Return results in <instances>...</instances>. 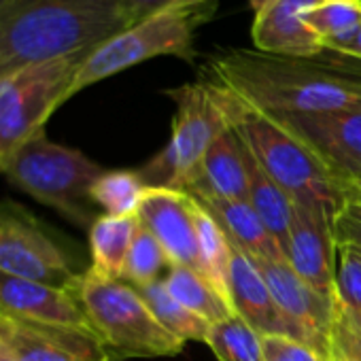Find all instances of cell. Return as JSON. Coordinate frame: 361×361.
<instances>
[{
    "mask_svg": "<svg viewBox=\"0 0 361 361\" xmlns=\"http://www.w3.org/2000/svg\"><path fill=\"white\" fill-rule=\"evenodd\" d=\"M204 79L268 115H319L361 104V60L325 49L312 58L228 49Z\"/></svg>",
    "mask_w": 361,
    "mask_h": 361,
    "instance_id": "cell-1",
    "label": "cell"
},
{
    "mask_svg": "<svg viewBox=\"0 0 361 361\" xmlns=\"http://www.w3.org/2000/svg\"><path fill=\"white\" fill-rule=\"evenodd\" d=\"M126 28L121 0H7L0 11V77L92 54Z\"/></svg>",
    "mask_w": 361,
    "mask_h": 361,
    "instance_id": "cell-2",
    "label": "cell"
},
{
    "mask_svg": "<svg viewBox=\"0 0 361 361\" xmlns=\"http://www.w3.org/2000/svg\"><path fill=\"white\" fill-rule=\"evenodd\" d=\"M219 90L224 94L234 132L245 142L253 159L291 196L293 202L325 204L334 211L342 209L348 192L346 180H342L274 115L251 109L228 90Z\"/></svg>",
    "mask_w": 361,
    "mask_h": 361,
    "instance_id": "cell-3",
    "label": "cell"
},
{
    "mask_svg": "<svg viewBox=\"0 0 361 361\" xmlns=\"http://www.w3.org/2000/svg\"><path fill=\"white\" fill-rule=\"evenodd\" d=\"M111 359L174 357L185 342L174 338L151 312L136 287L87 268L68 289Z\"/></svg>",
    "mask_w": 361,
    "mask_h": 361,
    "instance_id": "cell-4",
    "label": "cell"
},
{
    "mask_svg": "<svg viewBox=\"0 0 361 361\" xmlns=\"http://www.w3.org/2000/svg\"><path fill=\"white\" fill-rule=\"evenodd\" d=\"M0 172L11 185L79 228L90 230L98 219L92 188L104 174V168L79 149L49 140L45 132L32 136L0 164Z\"/></svg>",
    "mask_w": 361,
    "mask_h": 361,
    "instance_id": "cell-5",
    "label": "cell"
},
{
    "mask_svg": "<svg viewBox=\"0 0 361 361\" xmlns=\"http://www.w3.org/2000/svg\"><path fill=\"white\" fill-rule=\"evenodd\" d=\"M215 11L217 0H185L168 11L126 28L87 56L75 77L71 98L94 83L159 56L194 62L196 32L215 18Z\"/></svg>",
    "mask_w": 361,
    "mask_h": 361,
    "instance_id": "cell-6",
    "label": "cell"
},
{
    "mask_svg": "<svg viewBox=\"0 0 361 361\" xmlns=\"http://www.w3.org/2000/svg\"><path fill=\"white\" fill-rule=\"evenodd\" d=\"M166 94L174 102L170 138L166 147L136 172L147 188L188 192L207 151L232 128L230 113L221 90L209 79L185 83Z\"/></svg>",
    "mask_w": 361,
    "mask_h": 361,
    "instance_id": "cell-7",
    "label": "cell"
},
{
    "mask_svg": "<svg viewBox=\"0 0 361 361\" xmlns=\"http://www.w3.org/2000/svg\"><path fill=\"white\" fill-rule=\"evenodd\" d=\"M87 56L58 58L0 77V164L45 132L47 119L71 100V87Z\"/></svg>",
    "mask_w": 361,
    "mask_h": 361,
    "instance_id": "cell-8",
    "label": "cell"
},
{
    "mask_svg": "<svg viewBox=\"0 0 361 361\" xmlns=\"http://www.w3.org/2000/svg\"><path fill=\"white\" fill-rule=\"evenodd\" d=\"M0 272L71 289L81 272L43 221L18 202H0Z\"/></svg>",
    "mask_w": 361,
    "mask_h": 361,
    "instance_id": "cell-9",
    "label": "cell"
},
{
    "mask_svg": "<svg viewBox=\"0 0 361 361\" xmlns=\"http://www.w3.org/2000/svg\"><path fill=\"white\" fill-rule=\"evenodd\" d=\"M262 272L283 319L287 321L291 336L327 361L329 348V325L334 317V298H327L312 289L300 274L291 268L287 257L283 259H259L253 262Z\"/></svg>",
    "mask_w": 361,
    "mask_h": 361,
    "instance_id": "cell-10",
    "label": "cell"
},
{
    "mask_svg": "<svg viewBox=\"0 0 361 361\" xmlns=\"http://www.w3.org/2000/svg\"><path fill=\"white\" fill-rule=\"evenodd\" d=\"M336 213L325 204L293 202L285 251L300 279L327 298L336 291Z\"/></svg>",
    "mask_w": 361,
    "mask_h": 361,
    "instance_id": "cell-11",
    "label": "cell"
},
{
    "mask_svg": "<svg viewBox=\"0 0 361 361\" xmlns=\"http://www.w3.org/2000/svg\"><path fill=\"white\" fill-rule=\"evenodd\" d=\"M264 113V111H262ZM342 180L361 178V104L319 115H274Z\"/></svg>",
    "mask_w": 361,
    "mask_h": 361,
    "instance_id": "cell-12",
    "label": "cell"
},
{
    "mask_svg": "<svg viewBox=\"0 0 361 361\" xmlns=\"http://www.w3.org/2000/svg\"><path fill=\"white\" fill-rule=\"evenodd\" d=\"M0 340L18 361H111L94 331L0 317Z\"/></svg>",
    "mask_w": 361,
    "mask_h": 361,
    "instance_id": "cell-13",
    "label": "cell"
},
{
    "mask_svg": "<svg viewBox=\"0 0 361 361\" xmlns=\"http://www.w3.org/2000/svg\"><path fill=\"white\" fill-rule=\"evenodd\" d=\"M192 204L194 196L188 192L145 188L138 219L164 249L168 266L198 270V236Z\"/></svg>",
    "mask_w": 361,
    "mask_h": 361,
    "instance_id": "cell-14",
    "label": "cell"
},
{
    "mask_svg": "<svg viewBox=\"0 0 361 361\" xmlns=\"http://www.w3.org/2000/svg\"><path fill=\"white\" fill-rule=\"evenodd\" d=\"M0 317L94 331L83 308L68 289L3 272H0Z\"/></svg>",
    "mask_w": 361,
    "mask_h": 361,
    "instance_id": "cell-15",
    "label": "cell"
},
{
    "mask_svg": "<svg viewBox=\"0 0 361 361\" xmlns=\"http://www.w3.org/2000/svg\"><path fill=\"white\" fill-rule=\"evenodd\" d=\"M319 3L323 0H270L255 13L251 28L253 49L289 58H312L323 54L325 41L304 20Z\"/></svg>",
    "mask_w": 361,
    "mask_h": 361,
    "instance_id": "cell-16",
    "label": "cell"
},
{
    "mask_svg": "<svg viewBox=\"0 0 361 361\" xmlns=\"http://www.w3.org/2000/svg\"><path fill=\"white\" fill-rule=\"evenodd\" d=\"M192 196H213L226 200H247L249 196V153L234 128L226 130L200 161L192 185Z\"/></svg>",
    "mask_w": 361,
    "mask_h": 361,
    "instance_id": "cell-17",
    "label": "cell"
},
{
    "mask_svg": "<svg viewBox=\"0 0 361 361\" xmlns=\"http://www.w3.org/2000/svg\"><path fill=\"white\" fill-rule=\"evenodd\" d=\"M230 291H232L236 314L245 323H249L257 334L291 336V329L283 319L262 272L257 270L253 259L234 245H232V264H230Z\"/></svg>",
    "mask_w": 361,
    "mask_h": 361,
    "instance_id": "cell-18",
    "label": "cell"
},
{
    "mask_svg": "<svg viewBox=\"0 0 361 361\" xmlns=\"http://www.w3.org/2000/svg\"><path fill=\"white\" fill-rule=\"evenodd\" d=\"M219 224L228 240L247 253L253 262L259 259H283L285 253L279 243L264 228L257 213L247 200H226L213 196H194Z\"/></svg>",
    "mask_w": 361,
    "mask_h": 361,
    "instance_id": "cell-19",
    "label": "cell"
},
{
    "mask_svg": "<svg viewBox=\"0 0 361 361\" xmlns=\"http://www.w3.org/2000/svg\"><path fill=\"white\" fill-rule=\"evenodd\" d=\"M196 236H198V272L213 285L219 298L236 314L232 291H230V264H232V243L215 221V217L194 198L192 204Z\"/></svg>",
    "mask_w": 361,
    "mask_h": 361,
    "instance_id": "cell-20",
    "label": "cell"
},
{
    "mask_svg": "<svg viewBox=\"0 0 361 361\" xmlns=\"http://www.w3.org/2000/svg\"><path fill=\"white\" fill-rule=\"evenodd\" d=\"M245 145V142H243ZM249 153V151H247ZM247 202L262 219L264 228L279 243L283 253L289 243V224L293 213L291 196L276 183V180L253 159L249 153V196Z\"/></svg>",
    "mask_w": 361,
    "mask_h": 361,
    "instance_id": "cell-21",
    "label": "cell"
},
{
    "mask_svg": "<svg viewBox=\"0 0 361 361\" xmlns=\"http://www.w3.org/2000/svg\"><path fill=\"white\" fill-rule=\"evenodd\" d=\"M140 226L138 215L134 217H111L98 215L90 228V251L92 270L109 279H121L128 251L134 234Z\"/></svg>",
    "mask_w": 361,
    "mask_h": 361,
    "instance_id": "cell-22",
    "label": "cell"
},
{
    "mask_svg": "<svg viewBox=\"0 0 361 361\" xmlns=\"http://www.w3.org/2000/svg\"><path fill=\"white\" fill-rule=\"evenodd\" d=\"M166 289L174 300H178L185 308L200 314L209 323H219L234 314L228 304L219 298L213 285L194 268L188 266H168V274L164 279Z\"/></svg>",
    "mask_w": 361,
    "mask_h": 361,
    "instance_id": "cell-23",
    "label": "cell"
},
{
    "mask_svg": "<svg viewBox=\"0 0 361 361\" xmlns=\"http://www.w3.org/2000/svg\"><path fill=\"white\" fill-rule=\"evenodd\" d=\"M136 291L142 295V300L147 302V306L151 308L155 319L174 338H178L180 342H190V340L207 342V336H209L213 323H209L200 314L185 308L178 300H174L170 295V291L166 289L164 281H155L145 287H136Z\"/></svg>",
    "mask_w": 361,
    "mask_h": 361,
    "instance_id": "cell-24",
    "label": "cell"
},
{
    "mask_svg": "<svg viewBox=\"0 0 361 361\" xmlns=\"http://www.w3.org/2000/svg\"><path fill=\"white\" fill-rule=\"evenodd\" d=\"M145 183L136 170H104L92 188V202L111 217H134L142 200Z\"/></svg>",
    "mask_w": 361,
    "mask_h": 361,
    "instance_id": "cell-25",
    "label": "cell"
},
{
    "mask_svg": "<svg viewBox=\"0 0 361 361\" xmlns=\"http://www.w3.org/2000/svg\"><path fill=\"white\" fill-rule=\"evenodd\" d=\"M217 361H264L262 334L240 317H230L211 325L204 342Z\"/></svg>",
    "mask_w": 361,
    "mask_h": 361,
    "instance_id": "cell-26",
    "label": "cell"
},
{
    "mask_svg": "<svg viewBox=\"0 0 361 361\" xmlns=\"http://www.w3.org/2000/svg\"><path fill=\"white\" fill-rule=\"evenodd\" d=\"M166 264L168 259H166L164 249L159 247L155 236L140 224L134 234L132 247L128 251L121 281H126L132 287H145L149 283L159 281L157 276Z\"/></svg>",
    "mask_w": 361,
    "mask_h": 361,
    "instance_id": "cell-27",
    "label": "cell"
},
{
    "mask_svg": "<svg viewBox=\"0 0 361 361\" xmlns=\"http://www.w3.org/2000/svg\"><path fill=\"white\" fill-rule=\"evenodd\" d=\"M306 24L327 43L350 35L361 26L359 0H323L304 16Z\"/></svg>",
    "mask_w": 361,
    "mask_h": 361,
    "instance_id": "cell-28",
    "label": "cell"
},
{
    "mask_svg": "<svg viewBox=\"0 0 361 361\" xmlns=\"http://www.w3.org/2000/svg\"><path fill=\"white\" fill-rule=\"evenodd\" d=\"M334 300L350 312H361V249L340 238H336Z\"/></svg>",
    "mask_w": 361,
    "mask_h": 361,
    "instance_id": "cell-29",
    "label": "cell"
},
{
    "mask_svg": "<svg viewBox=\"0 0 361 361\" xmlns=\"http://www.w3.org/2000/svg\"><path fill=\"white\" fill-rule=\"evenodd\" d=\"M262 350L264 361H325V357L312 346L283 334L262 336Z\"/></svg>",
    "mask_w": 361,
    "mask_h": 361,
    "instance_id": "cell-30",
    "label": "cell"
},
{
    "mask_svg": "<svg viewBox=\"0 0 361 361\" xmlns=\"http://www.w3.org/2000/svg\"><path fill=\"white\" fill-rule=\"evenodd\" d=\"M327 342H329V348L338 350L348 361H361V334L346 321V317L342 314L336 302H334V317H331Z\"/></svg>",
    "mask_w": 361,
    "mask_h": 361,
    "instance_id": "cell-31",
    "label": "cell"
},
{
    "mask_svg": "<svg viewBox=\"0 0 361 361\" xmlns=\"http://www.w3.org/2000/svg\"><path fill=\"white\" fill-rule=\"evenodd\" d=\"M336 238L355 243L361 249V202L346 200L334 219Z\"/></svg>",
    "mask_w": 361,
    "mask_h": 361,
    "instance_id": "cell-32",
    "label": "cell"
},
{
    "mask_svg": "<svg viewBox=\"0 0 361 361\" xmlns=\"http://www.w3.org/2000/svg\"><path fill=\"white\" fill-rule=\"evenodd\" d=\"M180 3H185V0H121V7H123L128 28H130V26H134L142 20H149L161 11H168Z\"/></svg>",
    "mask_w": 361,
    "mask_h": 361,
    "instance_id": "cell-33",
    "label": "cell"
},
{
    "mask_svg": "<svg viewBox=\"0 0 361 361\" xmlns=\"http://www.w3.org/2000/svg\"><path fill=\"white\" fill-rule=\"evenodd\" d=\"M325 49L336 51V54H340V56H348V58L361 60V26H359L357 30H353L350 35H346V37L327 41V43H325Z\"/></svg>",
    "mask_w": 361,
    "mask_h": 361,
    "instance_id": "cell-34",
    "label": "cell"
},
{
    "mask_svg": "<svg viewBox=\"0 0 361 361\" xmlns=\"http://www.w3.org/2000/svg\"><path fill=\"white\" fill-rule=\"evenodd\" d=\"M334 302H336V300H334ZM336 304H338V302H336ZM338 308L342 310V314L346 317V321H348V323H350V325L361 334V312H350V310H346L342 304H338Z\"/></svg>",
    "mask_w": 361,
    "mask_h": 361,
    "instance_id": "cell-35",
    "label": "cell"
},
{
    "mask_svg": "<svg viewBox=\"0 0 361 361\" xmlns=\"http://www.w3.org/2000/svg\"><path fill=\"white\" fill-rule=\"evenodd\" d=\"M346 200H359V202H361V178L350 180V183H348Z\"/></svg>",
    "mask_w": 361,
    "mask_h": 361,
    "instance_id": "cell-36",
    "label": "cell"
},
{
    "mask_svg": "<svg viewBox=\"0 0 361 361\" xmlns=\"http://www.w3.org/2000/svg\"><path fill=\"white\" fill-rule=\"evenodd\" d=\"M0 361H18V357L13 355V350L0 340Z\"/></svg>",
    "mask_w": 361,
    "mask_h": 361,
    "instance_id": "cell-37",
    "label": "cell"
},
{
    "mask_svg": "<svg viewBox=\"0 0 361 361\" xmlns=\"http://www.w3.org/2000/svg\"><path fill=\"white\" fill-rule=\"evenodd\" d=\"M270 3V0H249V5H251V9H253V13H257V11H262L266 5Z\"/></svg>",
    "mask_w": 361,
    "mask_h": 361,
    "instance_id": "cell-38",
    "label": "cell"
},
{
    "mask_svg": "<svg viewBox=\"0 0 361 361\" xmlns=\"http://www.w3.org/2000/svg\"><path fill=\"white\" fill-rule=\"evenodd\" d=\"M327 361H348L344 355H340L338 350H334V348H329L327 350Z\"/></svg>",
    "mask_w": 361,
    "mask_h": 361,
    "instance_id": "cell-39",
    "label": "cell"
},
{
    "mask_svg": "<svg viewBox=\"0 0 361 361\" xmlns=\"http://www.w3.org/2000/svg\"><path fill=\"white\" fill-rule=\"evenodd\" d=\"M5 3H7V0H0V11H3V7H5Z\"/></svg>",
    "mask_w": 361,
    "mask_h": 361,
    "instance_id": "cell-40",
    "label": "cell"
},
{
    "mask_svg": "<svg viewBox=\"0 0 361 361\" xmlns=\"http://www.w3.org/2000/svg\"><path fill=\"white\" fill-rule=\"evenodd\" d=\"M355 202H359V200H355Z\"/></svg>",
    "mask_w": 361,
    "mask_h": 361,
    "instance_id": "cell-41",
    "label": "cell"
},
{
    "mask_svg": "<svg viewBox=\"0 0 361 361\" xmlns=\"http://www.w3.org/2000/svg\"><path fill=\"white\" fill-rule=\"evenodd\" d=\"M359 3H361V0H359Z\"/></svg>",
    "mask_w": 361,
    "mask_h": 361,
    "instance_id": "cell-42",
    "label": "cell"
}]
</instances>
